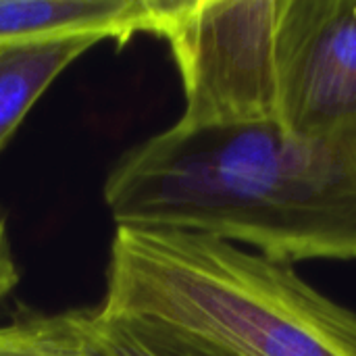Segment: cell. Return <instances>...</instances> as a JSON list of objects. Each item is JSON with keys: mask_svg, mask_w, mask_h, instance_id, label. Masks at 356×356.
Wrapping results in <instances>:
<instances>
[{"mask_svg": "<svg viewBox=\"0 0 356 356\" xmlns=\"http://www.w3.org/2000/svg\"><path fill=\"white\" fill-rule=\"evenodd\" d=\"M104 202L117 227L209 234L286 265L356 261V154L277 123L171 125L117 161Z\"/></svg>", "mask_w": 356, "mask_h": 356, "instance_id": "6da1fadb", "label": "cell"}, {"mask_svg": "<svg viewBox=\"0 0 356 356\" xmlns=\"http://www.w3.org/2000/svg\"><path fill=\"white\" fill-rule=\"evenodd\" d=\"M100 309L175 325L232 356H356V313L292 265L198 232L119 225Z\"/></svg>", "mask_w": 356, "mask_h": 356, "instance_id": "7a4b0ae2", "label": "cell"}, {"mask_svg": "<svg viewBox=\"0 0 356 356\" xmlns=\"http://www.w3.org/2000/svg\"><path fill=\"white\" fill-rule=\"evenodd\" d=\"M282 0H179L163 33L175 58L181 129L277 123Z\"/></svg>", "mask_w": 356, "mask_h": 356, "instance_id": "3957f363", "label": "cell"}, {"mask_svg": "<svg viewBox=\"0 0 356 356\" xmlns=\"http://www.w3.org/2000/svg\"><path fill=\"white\" fill-rule=\"evenodd\" d=\"M277 127L356 154V0H282Z\"/></svg>", "mask_w": 356, "mask_h": 356, "instance_id": "277c9868", "label": "cell"}, {"mask_svg": "<svg viewBox=\"0 0 356 356\" xmlns=\"http://www.w3.org/2000/svg\"><path fill=\"white\" fill-rule=\"evenodd\" d=\"M179 0H0V46L165 33Z\"/></svg>", "mask_w": 356, "mask_h": 356, "instance_id": "5b68a950", "label": "cell"}, {"mask_svg": "<svg viewBox=\"0 0 356 356\" xmlns=\"http://www.w3.org/2000/svg\"><path fill=\"white\" fill-rule=\"evenodd\" d=\"M94 44V38H67L0 46V152L54 79Z\"/></svg>", "mask_w": 356, "mask_h": 356, "instance_id": "8992f818", "label": "cell"}, {"mask_svg": "<svg viewBox=\"0 0 356 356\" xmlns=\"http://www.w3.org/2000/svg\"><path fill=\"white\" fill-rule=\"evenodd\" d=\"M86 344L90 356H232L175 325L100 307L86 309Z\"/></svg>", "mask_w": 356, "mask_h": 356, "instance_id": "52a82bcc", "label": "cell"}, {"mask_svg": "<svg viewBox=\"0 0 356 356\" xmlns=\"http://www.w3.org/2000/svg\"><path fill=\"white\" fill-rule=\"evenodd\" d=\"M0 356H90L86 309L29 315L0 325Z\"/></svg>", "mask_w": 356, "mask_h": 356, "instance_id": "ba28073f", "label": "cell"}, {"mask_svg": "<svg viewBox=\"0 0 356 356\" xmlns=\"http://www.w3.org/2000/svg\"><path fill=\"white\" fill-rule=\"evenodd\" d=\"M17 284H19V269L15 263L6 219L0 213V302L17 288Z\"/></svg>", "mask_w": 356, "mask_h": 356, "instance_id": "9c48e42d", "label": "cell"}]
</instances>
